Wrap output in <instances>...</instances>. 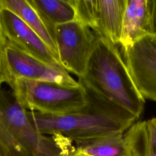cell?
Listing matches in <instances>:
<instances>
[{
	"label": "cell",
	"instance_id": "9",
	"mask_svg": "<svg viewBox=\"0 0 156 156\" xmlns=\"http://www.w3.org/2000/svg\"><path fill=\"white\" fill-rule=\"evenodd\" d=\"M124 51V60L144 99L156 102V34L146 35Z\"/></svg>",
	"mask_w": 156,
	"mask_h": 156
},
{
	"label": "cell",
	"instance_id": "4",
	"mask_svg": "<svg viewBox=\"0 0 156 156\" xmlns=\"http://www.w3.org/2000/svg\"><path fill=\"white\" fill-rule=\"evenodd\" d=\"M8 85L24 108L44 115L73 113L88 103L85 89L80 83L66 85L51 81L19 79Z\"/></svg>",
	"mask_w": 156,
	"mask_h": 156
},
{
	"label": "cell",
	"instance_id": "10",
	"mask_svg": "<svg viewBox=\"0 0 156 156\" xmlns=\"http://www.w3.org/2000/svg\"><path fill=\"white\" fill-rule=\"evenodd\" d=\"M0 24L5 41L46 63L59 64L43 40L14 13L0 8Z\"/></svg>",
	"mask_w": 156,
	"mask_h": 156
},
{
	"label": "cell",
	"instance_id": "15",
	"mask_svg": "<svg viewBox=\"0 0 156 156\" xmlns=\"http://www.w3.org/2000/svg\"><path fill=\"white\" fill-rule=\"evenodd\" d=\"M5 43V39L2 34L1 24H0V87L3 83L5 82V78L3 68V52Z\"/></svg>",
	"mask_w": 156,
	"mask_h": 156
},
{
	"label": "cell",
	"instance_id": "7",
	"mask_svg": "<svg viewBox=\"0 0 156 156\" xmlns=\"http://www.w3.org/2000/svg\"><path fill=\"white\" fill-rule=\"evenodd\" d=\"M76 20L97 37L119 44L126 0H73Z\"/></svg>",
	"mask_w": 156,
	"mask_h": 156
},
{
	"label": "cell",
	"instance_id": "5",
	"mask_svg": "<svg viewBox=\"0 0 156 156\" xmlns=\"http://www.w3.org/2000/svg\"><path fill=\"white\" fill-rule=\"evenodd\" d=\"M96 38L91 29L77 20L56 27L53 40L60 65L78 78L82 77Z\"/></svg>",
	"mask_w": 156,
	"mask_h": 156
},
{
	"label": "cell",
	"instance_id": "11",
	"mask_svg": "<svg viewBox=\"0 0 156 156\" xmlns=\"http://www.w3.org/2000/svg\"><path fill=\"white\" fill-rule=\"evenodd\" d=\"M156 34V1L126 0L119 44L123 51L140 38Z\"/></svg>",
	"mask_w": 156,
	"mask_h": 156
},
{
	"label": "cell",
	"instance_id": "8",
	"mask_svg": "<svg viewBox=\"0 0 156 156\" xmlns=\"http://www.w3.org/2000/svg\"><path fill=\"white\" fill-rule=\"evenodd\" d=\"M145 121H136L124 133L98 138L76 146L73 156H147Z\"/></svg>",
	"mask_w": 156,
	"mask_h": 156
},
{
	"label": "cell",
	"instance_id": "2",
	"mask_svg": "<svg viewBox=\"0 0 156 156\" xmlns=\"http://www.w3.org/2000/svg\"><path fill=\"white\" fill-rule=\"evenodd\" d=\"M84 87L124 108L138 119L145 100L137 90L116 44L97 37L84 74L78 78Z\"/></svg>",
	"mask_w": 156,
	"mask_h": 156
},
{
	"label": "cell",
	"instance_id": "12",
	"mask_svg": "<svg viewBox=\"0 0 156 156\" xmlns=\"http://www.w3.org/2000/svg\"><path fill=\"white\" fill-rule=\"evenodd\" d=\"M27 1L36 12L52 38L56 27L76 20L73 0Z\"/></svg>",
	"mask_w": 156,
	"mask_h": 156
},
{
	"label": "cell",
	"instance_id": "14",
	"mask_svg": "<svg viewBox=\"0 0 156 156\" xmlns=\"http://www.w3.org/2000/svg\"><path fill=\"white\" fill-rule=\"evenodd\" d=\"M148 140L147 156H156V118L145 121Z\"/></svg>",
	"mask_w": 156,
	"mask_h": 156
},
{
	"label": "cell",
	"instance_id": "13",
	"mask_svg": "<svg viewBox=\"0 0 156 156\" xmlns=\"http://www.w3.org/2000/svg\"><path fill=\"white\" fill-rule=\"evenodd\" d=\"M0 8L7 9L21 18L43 40L58 60L57 49L52 37L27 0H0Z\"/></svg>",
	"mask_w": 156,
	"mask_h": 156
},
{
	"label": "cell",
	"instance_id": "16",
	"mask_svg": "<svg viewBox=\"0 0 156 156\" xmlns=\"http://www.w3.org/2000/svg\"><path fill=\"white\" fill-rule=\"evenodd\" d=\"M73 150H74V149H73ZM72 152H73V151H71V152H69V154H67V155H65V156H73V155H72V154H71V153H72Z\"/></svg>",
	"mask_w": 156,
	"mask_h": 156
},
{
	"label": "cell",
	"instance_id": "3",
	"mask_svg": "<svg viewBox=\"0 0 156 156\" xmlns=\"http://www.w3.org/2000/svg\"><path fill=\"white\" fill-rule=\"evenodd\" d=\"M71 141L40 133L11 90L0 87V156H65Z\"/></svg>",
	"mask_w": 156,
	"mask_h": 156
},
{
	"label": "cell",
	"instance_id": "6",
	"mask_svg": "<svg viewBox=\"0 0 156 156\" xmlns=\"http://www.w3.org/2000/svg\"><path fill=\"white\" fill-rule=\"evenodd\" d=\"M5 83L19 80L55 82L66 85H78L60 65L46 63L5 41L3 52Z\"/></svg>",
	"mask_w": 156,
	"mask_h": 156
},
{
	"label": "cell",
	"instance_id": "1",
	"mask_svg": "<svg viewBox=\"0 0 156 156\" xmlns=\"http://www.w3.org/2000/svg\"><path fill=\"white\" fill-rule=\"evenodd\" d=\"M84 88L88 103L83 109L62 115L27 110L29 118L41 134L62 135L76 146L122 134L136 122L138 118L124 108L90 89Z\"/></svg>",
	"mask_w": 156,
	"mask_h": 156
}]
</instances>
